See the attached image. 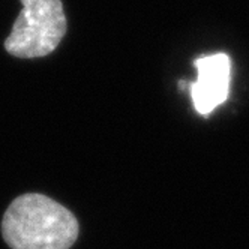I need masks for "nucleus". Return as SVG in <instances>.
I'll use <instances>...</instances> for the list:
<instances>
[{
	"instance_id": "nucleus-2",
	"label": "nucleus",
	"mask_w": 249,
	"mask_h": 249,
	"mask_svg": "<svg viewBox=\"0 0 249 249\" xmlns=\"http://www.w3.org/2000/svg\"><path fill=\"white\" fill-rule=\"evenodd\" d=\"M23 9L5 41L11 56L36 59L51 54L63 39L68 23L60 0H20Z\"/></svg>"
},
{
	"instance_id": "nucleus-3",
	"label": "nucleus",
	"mask_w": 249,
	"mask_h": 249,
	"mask_svg": "<svg viewBox=\"0 0 249 249\" xmlns=\"http://www.w3.org/2000/svg\"><path fill=\"white\" fill-rule=\"evenodd\" d=\"M194 66L198 77L189 84V92L195 110L207 116L228 98L231 62L224 53H216L198 57Z\"/></svg>"
},
{
	"instance_id": "nucleus-1",
	"label": "nucleus",
	"mask_w": 249,
	"mask_h": 249,
	"mask_svg": "<svg viewBox=\"0 0 249 249\" xmlns=\"http://www.w3.org/2000/svg\"><path fill=\"white\" fill-rule=\"evenodd\" d=\"M2 236L12 249H69L78 237V221L60 203L30 192L9 204Z\"/></svg>"
}]
</instances>
